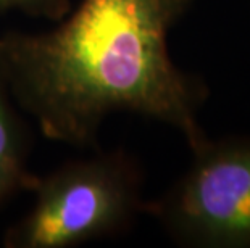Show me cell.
I'll list each match as a JSON object with an SVG mask.
<instances>
[{
  "instance_id": "1",
  "label": "cell",
  "mask_w": 250,
  "mask_h": 248,
  "mask_svg": "<svg viewBox=\"0 0 250 248\" xmlns=\"http://www.w3.org/2000/svg\"><path fill=\"white\" fill-rule=\"evenodd\" d=\"M195 0H81L45 33L0 36V68L18 107L49 140L99 149L110 114L127 112L181 133L190 152L208 89L169 55V31Z\"/></svg>"
},
{
  "instance_id": "2",
  "label": "cell",
  "mask_w": 250,
  "mask_h": 248,
  "mask_svg": "<svg viewBox=\"0 0 250 248\" xmlns=\"http://www.w3.org/2000/svg\"><path fill=\"white\" fill-rule=\"evenodd\" d=\"M139 161L123 149L63 163L31 189L34 202L5 232V248H71L127 232L147 200Z\"/></svg>"
},
{
  "instance_id": "3",
  "label": "cell",
  "mask_w": 250,
  "mask_h": 248,
  "mask_svg": "<svg viewBox=\"0 0 250 248\" xmlns=\"http://www.w3.org/2000/svg\"><path fill=\"white\" fill-rule=\"evenodd\" d=\"M146 214L183 247L250 248V135L207 137Z\"/></svg>"
},
{
  "instance_id": "4",
  "label": "cell",
  "mask_w": 250,
  "mask_h": 248,
  "mask_svg": "<svg viewBox=\"0 0 250 248\" xmlns=\"http://www.w3.org/2000/svg\"><path fill=\"white\" fill-rule=\"evenodd\" d=\"M20 110L0 68V210L37 181L28 168L31 135Z\"/></svg>"
},
{
  "instance_id": "5",
  "label": "cell",
  "mask_w": 250,
  "mask_h": 248,
  "mask_svg": "<svg viewBox=\"0 0 250 248\" xmlns=\"http://www.w3.org/2000/svg\"><path fill=\"white\" fill-rule=\"evenodd\" d=\"M71 10V0H0V15L20 12L52 23L60 21Z\"/></svg>"
}]
</instances>
